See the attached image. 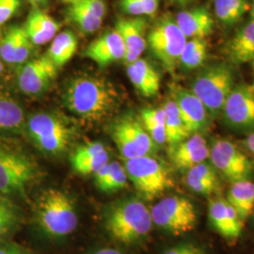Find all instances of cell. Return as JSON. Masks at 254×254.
<instances>
[{
  "mask_svg": "<svg viewBox=\"0 0 254 254\" xmlns=\"http://www.w3.org/2000/svg\"><path fill=\"white\" fill-rule=\"evenodd\" d=\"M63 102L74 116L88 123H98L117 112L121 96L116 86L108 79L78 74L67 82Z\"/></svg>",
  "mask_w": 254,
  "mask_h": 254,
  "instance_id": "cell-1",
  "label": "cell"
},
{
  "mask_svg": "<svg viewBox=\"0 0 254 254\" xmlns=\"http://www.w3.org/2000/svg\"><path fill=\"white\" fill-rule=\"evenodd\" d=\"M153 224L151 211L135 197L114 202L105 214V227L109 236L127 245L145 239L151 233Z\"/></svg>",
  "mask_w": 254,
  "mask_h": 254,
  "instance_id": "cell-2",
  "label": "cell"
},
{
  "mask_svg": "<svg viewBox=\"0 0 254 254\" xmlns=\"http://www.w3.org/2000/svg\"><path fill=\"white\" fill-rule=\"evenodd\" d=\"M232 64L216 63L201 67L191 82L190 90L204 105L212 120L221 117L230 92L235 87Z\"/></svg>",
  "mask_w": 254,
  "mask_h": 254,
  "instance_id": "cell-3",
  "label": "cell"
},
{
  "mask_svg": "<svg viewBox=\"0 0 254 254\" xmlns=\"http://www.w3.org/2000/svg\"><path fill=\"white\" fill-rule=\"evenodd\" d=\"M36 219L43 232L54 238L71 235L78 224L73 200L65 192L58 190L45 191L39 198Z\"/></svg>",
  "mask_w": 254,
  "mask_h": 254,
  "instance_id": "cell-4",
  "label": "cell"
},
{
  "mask_svg": "<svg viewBox=\"0 0 254 254\" xmlns=\"http://www.w3.org/2000/svg\"><path fill=\"white\" fill-rule=\"evenodd\" d=\"M128 179L146 200H154L173 187L166 165L154 157L144 155L125 160Z\"/></svg>",
  "mask_w": 254,
  "mask_h": 254,
  "instance_id": "cell-5",
  "label": "cell"
},
{
  "mask_svg": "<svg viewBox=\"0 0 254 254\" xmlns=\"http://www.w3.org/2000/svg\"><path fill=\"white\" fill-rule=\"evenodd\" d=\"M188 38L178 27L175 18L167 14L159 19L147 36V43L164 68L173 73L179 65L182 51Z\"/></svg>",
  "mask_w": 254,
  "mask_h": 254,
  "instance_id": "cell-6",
  "label": "cell"
},
{
  "mask_svg": "<svg viewBox=\"0 0 254 254\" xmlns=\"http://www.w3.org/2000/svg\"><path fill=\"white\" fill-rule=\"evenodd\" d=\"M37 174L36 165L27 155L0 145V195H23Z\"/></svg>",
  "mask_w": 254,
  "mask_h": 254,
  "instance_id": "cell-7",
  "label": "cell"
},
{
  "mask_svg": "<svg viewBox=\"0 0 254 254\" xmlns=\"http://www.w3.org/2000/svg\"><path fill=\"white\" fill-rule=\"evenodd\" d=\"M151 216L154 225L173 236L188 234L198 224L195 205L181 196H170L159 200L151 210Z\"/></svg>",
  "mask_w": 254,
  "mask_h": 254,
  "instance_id": "cell-8",
  "label": "cell"
},
{
  "mask_svg": "<svg viewBox=\"0 0 254 254\" xmlns=\"http://www.w3.org/2000/svg\"><path fill=\"white\" fill-rule=\"evenodd\" d=\"M210 163L220 177L234 184L251 181L254 176V160L227 138H215L210 146Z\"/></svg>",
  "mask_w": 254,
  "mask_h": 254,
  "instance_id": "cell-9",
  "label": "cell"
},
{
  "mask_svg": "<svg viewBox=\"0 0 254 254\" xmlns=\"http://www.w3.org/2000/svg\"><path fill=\"white\" fill-rule=\"evenodd\" d=\"M26 127L37 147L46 154H62L69 145L71 129L57 115L38 113L29 118Z\"/></svg>",
  "mask_w": 254,
  "mask_h": 254,
  "instance_id": "cell-10",
  "label": "cell"
},
{
  "mask_svg": "<svg viewBox=\"0 0 254 254\" xmlns=\"http://www.w3.org/2000/svg\"><path fill=\"white\" fill-rule=\"evenodd\" d=\"M111 136L125 160L154 155L157 151L141 121L132 115L119 119L112 127Z\"/></svg>",
  "mask_w": 254,
  "mask_h": 254,
  "instance_id": "cell-11",
  "label": "cell"
},
{
  "mask_svg": "<svg viewBox=\"0 0 254 254\" xmlns=\"http://www.w3.org/2000/svg\"><path fill=\"white\" fill-rule=\"evenodd\" d=\"M221 117L229 128L240 133L254 132V86L235 85L222 109Z\"/></svg>",
  "mask_w": 254,
  "mask_h": 254,
  "instance_id": "cell-12",
  "label": "cell"
},
{
  "mask_svg": "<svg viewBox=\"0 0 254 254\" xmlns=\"http://www.w3.org/2000/svg\"><path fill=\"white\" fill-rule=\"evenodd\" d=\"M172 99L177 105L182 119L191 135L202 134L208 131L213 120L202 102L190 89L173 86Z\"/></svg>",
  "mask_w": 254,
  "mask_h": 254,
  "instance_id": "cell-13",
  "label": "cell"
},
{
  "mask_svg": "<svg viewBox=\"0 0 254 254\" xmlns=\"http://www.w3.org/2000/svg\"><path fill=\"white\" fill-rule=\"evenodd\" d=\"M57 69L47 55L27 62L19 71L17 81L20 90L27 95L45 92L54 81Z\"/></svg>",
  "mask_w": 254,
  "mask_h": 254,
  "instance_id": "cell-14",
  "label": "cell"
},
{
  "mask_svg": "<svg viewBox=\"0 0 254 254\" xmlns=\"http://www.w3.org/2000/svg\"><path fill=\"white\" fill-rule=\"evenodd\" d=\"M209 221L212 227L229 241H236L241 236L244 221L226 199L214 197L209 200Z\"/></svg>",
  "mask_w": 254,
  "mask_h": 254,
  "instance_id": "cell-15",
  "label": "cell"
},
{
  "mask_svg": "<svg viewBox=\"0 0 254 254\" xmlns=\"http://www.w3.org/2000/svg\"><path fill=\"white\" fill-rule=\"evenodd\" d=\"M210 147L201 134H192L177 145L170 147L169 155L173 166L182 172H188L209 157Z\"/></svg>",
  "mask_w": 254,
  "mask_h": 254,
  "instance_id": "cell-16",
  "label": "cell"
},
{
  "mask_svg": "<svg viewBox=\"0 0 254 254\" xmlns=\"http://www.w3.org/2000/svg\"><path fill=\"white\" fill-rule=\"evenodd\" d=\"M126 53L127 50L123 38L116 29H113L94 40L86 48L84 56L100 67H105L115 62L125 60Z\"/></svg>",
  "mask_w": 254,
  "mask_h": 254,
  "instance_id": "cell-17",
  "label": "cell"
},
{
  "mask_svg": "<svg viewBox=\"0 0 254 254\" xmlns=\"http://www.w3.org/2000/svg\"><path fill=\"white\" fill-rule=\"evenodd\" d=\"M115 29L121 34L126 46V64H130L140 58L147 45V22L141 16L119 19Z\"/></svg>",
  "mask_w": 254,
  "mask_h": 254,
  "instance_id": "cell-18",
  "label": "cell"
},
{
  "mask_svg": "<svg viewBox=\"0 0 254 254\" xmlns=\"http://www.w3.org/2000/svg\"><path fill=\"white\" fill-rule=\"evenodd\" d=\"M32 46L24 27H9L0 40V58L8 64H24L31 54Z\"/></svg>",
  "mask_w": 254,
  "mask_h": 254,
  "instance_id": "cell-19",
  "label": "cell"
},
{
  "mask_svg": "<svg viewBox=\"0 0 254 254\" xmlns=\"http://www.w3.org/2000/svg\"><path fill=\"white\" fill-rule=\"evenodd\" d=\"M175 21L184 35L190 39H206L214 30V19L205 6L180 11Z\"/></svg>",
  "mask_w": 254,
  "mask_h": 254,
  "instance_id": "cell-20",
  "label": "cell"
},
{
  "mask_svg": "<svg viewBox=\"0 0 254 254\" xmlns=\"http://www.w3.org/2000/svg\"><path fill=\"white\" fill-rule=\"evenodd\" d=\"M225 53L229 64L233 65L254 62V20L252 19L236 30L235 35L228 41Z\"/></svg>",
  "mask_w": 254,
  "mask_h": 254,
  "instance_id": "cell-21",
  "label": "cell"
},
{
  "mask_svg": "<svg viewBox=\"0 0 254 254\" xmlns=\"http://www.w3.org/2000/svg\"><path fill=\"white\" fill-rule=\"evenodd\" d=\"M71 163L76 173L83 175L95 174L109 163V153L100 142H90L75 149Z\"/></svg>",
  "mask_w": 254,
  "mask_h": 254,
  "instance_id": "cell-22",
  "label": "cell"
},
{
  "mask_svg": "<svg viewBox=\"0 0 254 254\" xmlns=\"http://www.w3.org/2000/svg\"><path fill=\"white\" fill-rule=\"evenodd\" d=\"M186 182L191 190L207 197L218 195L222 189L220 175L206 160L187 172Z\"/></svg>",
  "mask_w": 254,
  "mask_h": 254,
  "instance_id": "cell-23",
  "label": "cell"
},
{
  "mask_svg": "<svg viewBox=\"0 0 254 254\" xmlns=\"http://www.w3.org/2000/svg\"><path fill=\"white\" fill-rule=\"evenodd\" d=\"M127 75L137 91L145 97L157 95L160 89V74L145 60L138 59L127 64Z\"/></svg>",
  "mask_w": 254,
  "mask_h": 254,
  "instance_id": "cell-24",
  "label": "cell"
},
{
  "mask_svg": "<svg viewBox=\"0 0 254 254\" xmlns=\"http://www.w3.org/2000/svg\"><path fill=\"white\" fill-rule=\"evenodd\" d=\"M24 110L17 101L0 89V135H18L26 128Z\"/></svg>",
  "mask_w": 254,
  "mask_h": 254,
  "instance_id": "cell-25",
  "label": "cell"
},
{
  "mask_svg": "<svg viewBox=\"0 0 254 254\" xmlns=\"http://www.w3.org/2000/svg\"><path fill=\"white\" fill-rule=\"evenodd\" d=\"M24 28L34 46H43L54 39L60 24L41 9H34L29 13Z\"/></svg>",
  "mask_w": 254,
  "mask_h": 254,
  "instance_id": "cell-26",
  "label": "cell"
},
{
  "mask_svg": "<svg viewBox=\"0 0 254 254\" xmlns=\"http://www.w3.org/2000/svg\"><path fill=\"white\" fill-rule=\"evenodd\" d=\"M226 200L245 222L252 216L254 209V183L240 181L232 184Z\"/></svg>",
  "mask_w": 254,
  "mask_h": 254,
  "instance_id": "cell-27",
  "label": "cell"
},
{
  "mask_svg": "<svg viewBox=\"0 0 254 254\" xmlns=\"http://www.w3.org/2000/svg\"><path fill=\"white\" fill-rule=\"evenodd\" d=\"M163 110L166 143H168L170 147H173L187 139L191 136V134L182 119L177 105L173 99L167 101L163 107Z\"/></svg>",
  "mask_w": 254,
  "mask_h": 254,
  "instance_id": "cell-28",
  "label": "cell"
},
{
  "mask_svg": "<svg viewBox=\"0 0 254 254\" xmlns=\"http://www.w3.org/2000/svg\"><path fill=\"white\" fill-rule=\"evenodd\" d=\"M94 175L95 186L102 192H115L127 186L128 176L126 168L117 161L109 162Z\"/></svg>",
  "mask_w": 254,
  "mask_h": 254,
  "instance_id": "cell-29",
  "label": "cell"
},
{
  "mask_svg": "<svg viewBox=\"0 0 254 254\" xmlns=\"http://www.w3.org/2000/svg\"><path fill=\"white\" fill-rule=\"evenodd\" d=\"M76 36L70 30L56 35L47 52V57L59 68L63 67L73 58L77 50Z\"/></svg>",
  "mask_w": 254,
  "mask_h": 254,
  "instance_id": "cell-30",
  "label": "cell"
},
{
  "mask_svg": "<svg viewBox=\"0 0 254 254\" xmlns=\"http://www.w3.org/2000/svg\"><path fill=\"white\" fill-rule=\"evenodd\" d=\"M208 53V43L203 38L187 41L182 51L179 66L185 71H193L203 67Z\"/></svg>",
  "mask_w": 254,
  "mask_h": 254,
  "instance_id": "cell-31",
  "label": "cell"
},
{
  "mask_svg": "<svg viewBox=\"0 0 254 254\" xmlns=\"http://www.w3.org/2000/svg\"><path fill=\"white\" fill-rule=\"evenodd\" d=\"M251 9L249 0H214V11L218 21L227 27L237 24Z\"/></svg>",
  "mask_w": 254,
  "mask_h": 254,
  "instance_id": "cell-32",
  "label": "cell"
},
{
  "mask_svg": "<svg viewBox=\"0 0 254 254\" xmlns=\"http://www.w3.org/2000/svg\"><path fill=\"white\" fill-rule=\"evenodd\" d=\"M140 121L156 145H163L166 143L163 108H145L142 109L140 112Z\"/></svg>",
  "mask_w": 254,
  "mask_h": 254,
  "instance_id": "cell-33",
  "label": "cell"
},
{
  "mask_svg": "<svg viewBox=\"0 0 254 254\" xmlns=\"http://www.w3.org/2000/svg\"><path fill=\"white\" fill-rule=\"evenodd\" d=\"M67 17L84 33H93L100 28L103 19L98 18L76 4H70Z\"/></svg>",
  "mask_w": 254,
  "mask_h": 254,
  "instance_id": "cell-34",
  "label": "cell"
},
{
  "mask_svg": "<svg viewBox=\"0 0 254 254\" xmlns=\"http://www.w3.org/2000/svg\"><path fill=\"white\" fill-rule=\"evenodd\" d=\"M20 215L18 209L3 198L0 199V239L9 236L18 227Z\"/></svg>",
  "mask_w": 254,
  "mask_h": 254,
  "instance_id": "cell-35",
  "label": "cell"
},
{
  "mask_svg": "<svg viewBox=\"0 0 254 254\" xmlns=\"http://www.w3.org/2000/svg\"><path fill=\"white\" fill-rule=\"evenodd\" d=\"M121 7L123 10L133 16L154 15L160 4V0H121Z\"/></svg>",
  "mask_w": 254,
  "mask_h": 254,
  "instance_id": "cell-36",
  "label": "cell"
},
{
  "mask_svg": "<svg viewBox=\"0 0 254 254\" xmlns=\"http://www.w3.org/2000/svg\"><path fill=\"white\" fill-rule=\"evenodd\" d=\"M163 254H207L202 246L193 242H184L168 249Z\"/></svg>",
  "mask_w": 254,
  "mask_h": 254,
  "instance_id": "cell-37",
  "label": "cell"
},
{
  "mask_svg": "<svg viewBox=\"0 0 254 254\" xmlns=\"http://www.w3.org/2000/svg\"><path fill=\"white\" fill-rule=\"evenodd\" d=\"M21 0H0V26L8 22L17 11Z\"/></svg>",
  "mask_w": 254,
  "mask_h": 254,
  "instance_id": "cell-38",
  "label": "cell"
},
{
  "mask_svg": "<svg viewBox=\"0 0 254 254\" xmlns=\"http://www.w3.org/2000/svg\"><path fill=\"white\" fill-rule=\"evenodd\" d=\"M88 10L98 18L103 19L107 12V7L104 0H82L80 2L73 3Z\"/></svg>",
  "mask_w": 254,
  "mask_h": 254,
  "instance_id": "cell-39",
  "label": "cell"
},
{
  "mask_svg": "<svg viewBox=\"0 0 254 254\" xmlns=\"http://www.w3.org/2000/svg\"><path fill=\"white\" fill-rule=\"evenodd\" d=\"M0 254H32L22 246L12 242H0Z\"/></svg>",
  "mask_w": 254,
  "mask_h": 254,
  "instance_id": "cell-40",
  "label": "cell"
},
{
  "mask_svg": "<svg viewBox=\"0 0 254 254\" xmlns=\"http://www.w3.org/2000/svg\"><path fill=\"white\" fill-rule=\"evenodd\" d=\"M89 254H126L124 252H122L119 249H114V248H102L98 249L96 251L91 252Z\"/></svg>",
  "mask_w": 254,
  "mask_h": 254,
  "instance_id": "cell-41",
  "label": "cell"
},
{
  "mask_svg": "<svg viewBox=\"0 0 254 254\" xmlns=\"http://www.w3.org/2000/svg\"><path fill=\"white\" fill-rule=\"evenodd\" d=\"M243 143H244L246 148H247L252 154H254V132L248 136V137L246 138Z\"/></svg>",
  "mask_w": 254,
  "mask_h": 254,
  "instance_id": "cell-42",
  "label": "cell"
},
{
  "mask_svg": "<svg viewBox=\"0 0 254 254\" xmlns=\"http://www.w3.org/2000/svg\"><path fill=\"white\" fill-rule=\"evenodd\" d=\"M171 1H172L173 3H174V4H177V5H179V6L185 7V6L190 4L192 2H195V1H197V0H171Z\"/></svg>",
  "mask_w": 254,
  "mask_h": 254,
  "instance_id": "cell-43",
  "label": "cell"
},
{
  "mask_svg": "<svg viewBox=\"0 0 254 254\" xmlns=\"http://www.w3.org/2000/svg\"><path fill=\"white\" fill-rule=\"evenodd\" d=\"M250 11H251L252 19H254V0H253V2H252V5H251V9H250Z\"/></svg>",
  "mask_w": 254,
  "mask_h": 254,
  "instance_id": "cell-44",
  "label": "cell"
},
{
  "mask_svg": "<svg viewBox=\"0 0 254 254\" xmlns=\"http://www.w3.org/2000/svg\"><path fill=\"white\" fill-rule=\"evenodd\" d=\"M65 3H69V4H73V3H76V2H80L82 0H63Z\"/></svg>",
  "mask_w": 254,
  "mask_h": 254,
  "instance_id": "cell-45",
  "label": "cell"
},
{
  "mask_svg": "<svg viewBox=\"0 0 254 254\" xmlns=\"http://www.w3.org/2000/svg\"><path fill=\"white\" fill-rule=\"evenodd\" d=\"M29 2L33 3V4H36V3H41V2H45L46 0H28Z\"/></svg>",
  "mask_w": 254,
  "mask_h": 254,
  "instance_id": "cell-46",
  "label": "cell"
},
{
  "mask_svg": "<svg viewBox=\"0 0 254 254\" xmlns=\"http://www.w3.org/2000/svg\"><path fill=\"white\" fill-rule=\"evenodd\" d=\"M3 71H4V66H3V64L0 61V75H1V73H3Z\"/></svg>",
  "mask_w": 254,
  "mask_h": 254,
  "instance_id": "cell-47",
  "label": "cell"
},
{
  "mask_svg": "<svg viewBox=\"0 0 254 254\" xmlns=\"http://www.w3.org/2000/svg\"><path fill=\"white\" fill-rule=\"evenodd\" d=\"M252 66H253V72H254V62L252 63Z\"/></svg>",
  "mask_w": 254,
  "mask_h": 254,
  "instance_id": "cell-48",
  "label": "cell"
},
{
  "mask_svg": "<svg viewBox=\"0 0 254 254\" xmlns=\"http://www.w3.org/2000/svg\"><path fill=\"white\" fill-rule=\"evenodd\" d=\"M252 215H253V217H254V211H253V214H252Z\"/></svg>",
  "mask_w": 254,
  "mask_h": 254,
  "instance_id": "cell-49",
  "label": "cell"
},
{
  "mask_svg": "<svg viewBox=\"0 0 254 254\" xmlns=\"http://www.w3.org/2000/svg\"><path fill=\"white\" fill-rule=\"evenodd\" d=\"M0 40H1V33H0Z\"/></svg>",
  "mask_w": 254,
  "mask_h": 254,
  "instance_id": "cell-50",
  "label": "cell"
},
{
  "mask_svg": "<svg viewBox=\"0 0 254 254\" xmlns=\"http://www.w3.org/2000/svg\"><path fill=\"white\" fill-rule=\"evenodd\" d=\"M0 199H1V197H0Z\"/></svg>",
  "mask_w": 254,
  "mask_h": 254,
  "instance_id": "cell-51",
  "label": "cell"
}]
</instances>
